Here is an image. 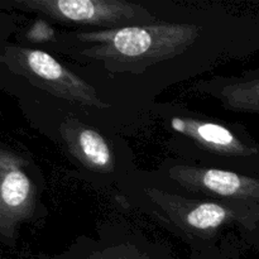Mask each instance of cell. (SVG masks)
I'll use <instances>...</instances> for the list:
<instances>
[{"label": "cell", "instance_id": "3", "mask_svg": "<svg viewBox=\"0 0 259 259\" xmlns=\"http://www.w3.org/2000/svg\"><path fill=\"white\" fill-rule=\"evenodd\" d=\"M115 197L186 243L190 249L217 244L230 233L259 224V206L182 194L164 185L152 169H137Z\"/></svg>", "mask_w": 259, "mask_h": 259}, {"label": "cell", "instance_id": "6", "mask_svg": "<svg viewBox=\"0 0 259 259\" xmlns=\"http://www.w3.org/2000/svg\"><path fill=\"white\" fill-rule=\"evenodd\" d=\"M2 7L83 29L147 25L163 18V0H4Z\"/></svg>", "mask_w": 259, "mask_h": 259}, {"label": "cell", "instance_id": "10", "mask_svg": "<svg viewBox=\"0 0 259 259\" xmlns=\"http://www.w3.org/2000/svg\"><path fill=\"white\" fill-rule=\"evenodd\" d=\"M190 91L214 99L228 111L259 114V70L200 78L192 83Z\"/></svg>", "mask_w": 259, "mask_h": 259}, {"label": "cell", "instance_id": "9", "mask_svg": "<svg viewBox=\"0 0 259 259\" xmlns=\"http://www.w3.org/2000/svg\"><path fill=\"white\" fill-rule=\"evenodd\" d=\"M42 176L33 161L5 143L0 148V238L14 244L18 229L37 214Z\"/></svg>", "mask_w": 259, "mask_h": 259}, {"label": "cell", "instance_id": "1", "mask_svg": "<svg viewBox=\"0 0 259 259\" xmlns=\"http://www.w3.org/2000/svg\"><path fill=\"white\" fill-rule=\"evenodd\" d=\"M113 105L136 136L169 89L259 52V12L163 0V18L118 29H67L32 38Z\"/></svg>", "mask_w": 259, "mask_h": 259}, {"label": "cell", "instance_id": "12", "mask_svg": "<svg viewBox=\"0 0 259 259\" xmlns=\"http://www.w3.org/2000/svg\"><path fill=\"white\" fill-rule=\"evenodd\" d=\"M238 237H239L243 245L253 249L259 255V224L252 229L239 230Z\"/></svg>", "mask_w": 259, "mask_h": 259}, {"label": "cell", "instance_id": "5", "mask_svg": "<svg viewBox=\"0 0 259 259\" xmlns=\"http://www.w3.org/2000/svg\"><path fill=\"white\" fill-rule=\"evenodd\" d=\"M0 70L38 90L85 109L114 133L129 136L125 121L113 105L106 103L90 83L47 51L3 40Z\"/></svg>", "mask_w": 259, "mask_h": 259}, {"label": "cell", "instance_id": "11", "mask_svg": "<svg viewBox=\"0 0 259 259\" xmlns=\"http://www.w3.org/2000/svg\"><path fill=\"white\" fill-rule=\"evenodd\" d=\"M243 243L238 233H230L219 243L191 250V259H243Z\"/></svg>", "mask_w": 259, "mask_h": 259}, {"label": "cell", "instance_id": "7", "mask_svg": "<svg viewBox=\"0 0 259 259\" xmlns=\"http://www.w3.org/2000/svg\"><path fill=\"white\" fill-rule=\"evenodd\" d=\"M38 259H179L166 242L128 220L104 222L81 234L61 252L40 253Z\"/></svg>", "mask_w": 259, "mask_h": 259}, {"label": "cell", "instance_id": "8", "mask_svg": "<svg viewBox=\"0 0 259 259\" xmlns=\"http://www.w3.org/2000/svg\"><path fill=\"white\" fill-rule=\"evenodd\" d=\"M152 171L164 185L190 196L259 206V177L199 166L174 157L162 159Z\"/></svg>", "mask_w": 259, "mask_h": 259}, {"label": "cell", "instance_id": "4", "mask_svg": "<svg viewBox=\"0 0 259 259\" xmlns=\"http://www.w3.org/2000/svg\"><path fill=\"white\" fill-rule=\"evenodd\" d=\"M151 131L163 133L174 158L259 177V142L242 124L206 115L186 104L158 101L137 133Z\"/></svg>", "mask_w": 259, "mask_h": 259}, {"label": "cell", "instance_id": "2", "mask_svg": "<svg viewBox=\"0 0 259 259\" xmlns=\"http://www.w3.org/2000/svg\"><path fill=\"white\" fill-rule=\"evenodd\" d=\"M4 93L15 99L28 123L57 144L88 184L116 192L138 169L123 136L106 128L80 106L28 85L0 71Z\"/></svg>", "mask_w": 259, "mask_h": 259}]
</instances>
